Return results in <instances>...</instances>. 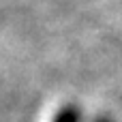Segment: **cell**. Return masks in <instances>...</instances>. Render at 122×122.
<instances>
[{
  "instance_id": "6da1fadb",
  "label": "cell",
  "mask_w": 122,
  "mask_h": 122,
  "mask_svg": "<svg viewBox=\"0 0 122 122\" xmlns=\"http://www.w3.org/2000/svg\"><path fill=\"white\" fill-rule=\"evenodd\" d=\"M79 120H81V114H79V109L73 107V105L62 107V109L56 114V118H54V122H79Z\"/></svg>"
},
{
  "instance_id": "7a4b0ae2",
  "label": "cell",
  "mask_w": 122,
  "mask_h": 122,
  "mask_svg": "<svg viewBox=\"0 0 122 122\" xmlns=\"http://www.w3.org/2000/svg\"><path fill=\"white\" fill-rule=\"evenodd\" d=\"M97 122H112V120H105V118H101V120H97Z\"/></svg>"
}]
</instances>
